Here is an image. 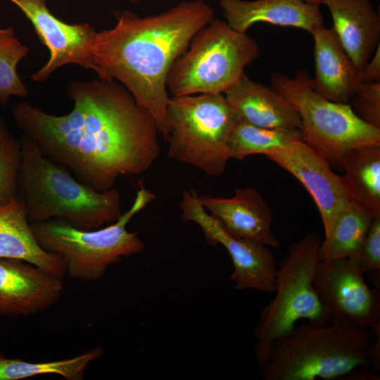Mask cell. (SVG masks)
I'll use <instances>...</instances> for the list:
<instances>
[{
	"mask_svg": "<svg viewBox=\"0 0 380 380\" xmlns=\"http://www.w3.org/2000/svg\"><path fill=\"white\" fill-rule=\"evenodd\" d=\"M68 114L55 115L27 101L12 115L23 136L82 183L103 191L122 176L148 170L160 153L159 132L150 113L115 80L72 81Z\"/></svg>",
	"mask_w": 380,
	"mask_h": 380,
	"instance_id": "1",
	"label": "cell"
},
{
	"mask_svg": "<svg viewBox=\"0 0 380 380\" xmlns=\"http://www.w3.org/2000/svg\"><path fill=\"white\" fill-rule=\"evenodd\" d=\"M113 15L115 26L96 32L91 47L94 71L101 80L120 82L167 141L168 72L194 34L214 19L215 10L204 0H192L144 17L129 10Z\"/></svg>",
	"mask_w": 380,
	"mask_h": 380,
	"instance_id": "2",
	"label": "cell"
},
{
	"mask_svg": "<svg viewBox=\"0 0 380 380\" xmlns=\"http://www.w3.org/2000/svg\"><path fill=\"white\" fill-rule=\"evenodd\" d=\"M369 330L339 320L296 324L272 343L265 380L379 379L369 372Z\"/></svg>",
	"mask_w": 380,
	"mask_h": 380,
	"instance_id": "3",
	"label": "cell"
},
{
	"mask_svg": "<svg viewBox=\"0 0 380 380\" xmlns=\"http://www.w3.org/2000/svg\"><path fill=\"white\" fill-rule=\"evenodd\" d=\"M18 193L30 223L63 219L83 229H96L122 215L119 191H99L72 177L46 157L30 139L23 136Z\"/></svg>",
	"mask_w": 380,
	"mask_h": 380,
	"instance_id": "4",
	"label": "cell"
},
{
	"mask_svg": "<svg viewBox=\"0 0 380 380\" xmlns=\"http://www.w3.org/2000/svg\"><path fill=\"white\" fill-rule=\"evenodd\" d=\"M155 198L139 182L132 206L105 227L83 229L56 218L31 223V228L39 245L61 258L66 274L81 281H95L104 276L111 265L144 250V243L137 233L129 232L127 225Z\"/></svg>",
	"mask_w": 380,
	"mask_h": 380,
	"instance_id": "5",
	"label": "cell"
},
{
	"mask_svg": "<svg viewBox=\"0 0 380 380\" xmlns=\"http://www.w3.org/2000/svg\"><path fill=\"white\" fill-rule=\"evenodd\" d=\"M259 55L253 38L213 19L194 34L173 63L167 89L173 96L225 93L246 75L245 68Z\"/></svg>",
	"mask_w": 380,
	"mask_h": 380,
	"instance_id": "6",
	"label": "cell"
},
{
	"mask_svg": "<svg viewBox=\"0 0 380 380\" xmlns=\"http://www.w3.org/2000/svg\"><path fill=\"white\" fill-rule=\"evenodd\" d=\"M167 115L169 157L210 177L223 174L232 158L229 140L239 119L224 95L173 96Z\"/></svg>",
	"mask_w": 380,
	"mask_h": 380,
	"instance_id": "7",
	"label": "cell"
},
{
	"mask_svg": "<svg viewBox=\"0 0 380 380\" xmlns=\"http://www.w3.org/2000/svg\"><path fill=\"white\" fill-rule=\"evenodd\" d=\"M322 241L314 233L289 248L277 271L274 298L260 312L253 331L254 355L258 367L274 339L290 331L298 321L323 324L331 318L313 284Z\"/></svg>",
	"mask_w": 380,
	"mask_h": 380,
	"instance_id": "8",
	"label": "cell"
},
{
	"mask_svg": "<svg viewBox=\"0 0 380 380\" xmlns=\"http://www.w3.org/2000/svg\"><path fill=\"white\" fill-rule=\"evenodd\" d=\"M270 79L274 89L297 111L305 141L331 165L341 167L342 158L350 149L380 146V129L360 119L349 104L319 94L305 70H297L293 77L276 72Z\"/></svg>",
	"mask_w": 380,
	"mask_h": 380,
	"instance_id": "9",
	"label": "cell"
},
{
	"mask_svg": "<svg viewBox=\"0 0 380 380\" xmlns=\"http://www.w3.org/2000/svg\"><path fill=\"white\" fill-rule=\"evenodd\" d=\"M357 260H319L313 284L331 321H344L380 334L379 288L370 289Z\"/></svg>",
	"mask_w": 380,
	"mask_h": 380,
	"instance_id": "10",
	"label": "cell"
},
{
	"mask_svg": "<svg viewBox=\"0 0 380 380\" xmlns=\"http://www.w3.org/2000/svg\"><path fill=\"white\" fill-rule=\"evenodd\" d=\"M180 208L182 219L196 222L209 243L221 244L227 251L234 266L230 279L235 290L274 293L277 266L268 246L228 233L215 216L207 213L194 189L183 191Z\"/></svg>",
	"mask_w": 380,
	"mask_h": 380,
	"instance_id": "11",
	"label": "cell"
},
{
	"mask_svg": "<svg viewBox=\"0 0 380 380\" xmlns=\"http://www.w3.org/2000/svg\"><path fill=\"white\" fill-rule=\"evenodd\" d=\"M265 156L293 175L308 190L318 208L327 236L350 203L343 176L334 173L329 162L305 139Z\"/></svg>",
	"mask_w": 380,
	"mask_h": 380,
	"instance_id": "12",
	"label": "cell"
},
{
	"mask_svg": "<svg viewBox=\"0 0 380 380\" xmlns=\"http://www.w3.org/2000/svg\"><path fill=\"white\" fill-rule=\"evenodd\" d=\"M32 23L49 58L44 65L30 76L43 82L58 68L75 64L94 70L91 54L96 31L88 23L69 24L51 13L45 0H10Z\"/></svg>",
	"mask_w": 380,
	"mask_h": 380,
	"instance_id": "13",
	"label": "cell"
},
{
	"mask_svg": "<svg viewBox=\"0 0 380 380\" xmlns=\"http://www.w3.org/2000/svg\"><path fill=\"white\" fill-rule=\"evenodd\" d=\"M62 277L21 259L0 258V315L26 317L47 310L61 299Z\"/></svg>",
	"mask_w": 380,
	"mask_h": 380,
	"instance_id": "14",
	"label": "cell"
},
{
	"mask_svg": "<svg viewBox=\"0 0 380 380\" xmlns=\"http://www.w3.org/2000/svg\"><path fill=\"white\" fill-rule=\"evenodd\" d=\"M198 198L233 236L274 249L279 247L280 241L272 232V213L257 189L239 188L229 198L205 194Z\"/></svg>",
	"mask_w": 380,
	"mask_h": 380,
	"instance_id": "15",
	"label": "cell"
},
{
	"mask_svg": "<svg viewBox=\"0 0 380 380\" xmlns=\"http://www.w3.org/2000/svg\"><path fill=\"white\" fill-rule=\"evenodd\" d=\"M310 34L315 42L313 89L329 101L349 104L362 84L360 71L343 48L333 27L319 25Z\"/></svg>",
	"mask_w": 380,
	"mask_h": 380,
	"instance_id": "16",
	"label": "cell"
},
{
	"mask_svg": "<svg viewBox=\"0 0 380 380\" xmlns=\"http://www.w3.org/2000/svg\"><path fill=\"white\" fill-rule=\"evenodd\" d=\"M219 3L225 22L241 33L257 23L293 27L310 33L324 22L319 6L303 0H219Z\"/></svg>",
	"mask_w": 380,
	"mask_h": 380,
	"instance_id": "17",
	"label": "cell"
},
{
	"mask_svg": "<svg viewBox=\"0 0 380 380\" xmlns=\"http://www.w3.org/2000/svg\"><path fill=\"white\" fill-rule=\"evenodd\" d=\"M341 44L361 71L380 45V17L369 0H324Z\"/></svg>",
	"mask_w": 380,
	"mask_h": 380,
	"instance_id": "18",
	"label": "cell"
},
{
	"mask_svg": "<svg viewBox=\"0 0 380 380\" xmlns=\"http://www.w3.org/2000/svg\"><path fill=\"white\" fill-rule=\"evenodd\" d=\"M1 258L21 259L62 277L66 274L61 258L38 243L18 193L0 201Z\"/></svg>",
	"mask_w": 380,
	"mask_h": 380,
	"instance_id": "19",
	"label": "cell"
},
{
	"mask_svg": "<svg viewBox=\"0 0 380 380\" xmlns=\"http://www.w3.org/2000/svg\"><path fill=\"white\" fill-rule=\"evenodd\" d=\"M239 118L270 129H300V117L283 94L246 75L224 93Z\"/></svg>",
	"mask_w": 380,
	"mask_h": 380,
	"instance_id": "20",
	"label": "cell"
},
{
	"mask_svg": "<svg viewBox=\"0 0 380 380\" xmlns=\"http://www.w3.org/2000/svg\"><path fill=\"white\" fill-rule=\"evenodd\" d=\"M341 167L350 202L373 216L380 215V146L348 150Z\"/></svg>",
	"mask_w": 380,
	"mask_h": 380,
	"instance_id": "21",
	"label": "cell"
},
{
	"mask_svg": "<svg viewBox=\"0 0 380 380\" xmlns=\"http://www.w3.org/2000/svg\"><path fill=\"white\" fill-rule=\"evenodd\" d=\"M374 217L350 203L338 216L330 234L322 241L319 260L340 258L358 260Z\"/></svg>",
	"mask_w": 380,
	"mask_h": 380,
	"instance_id": "22",
	"label": "cell"
},
{
	"mask_svg": "<svg viewBox=\"0 0 380 380\" xmlns=\"http://www.w3.org/2000/svg\"><path fill=\"white\" fill-rule=\"evenodd\" d=\"M104 353L96 347L70 358L29 362L6 357L0 352V380H20L43 374H57L67 380H82L88 366Z\"/></svg>",
	"mask_w": 380,
	"mask_h": 380,
	"instance_id": "23",
	"label": "cell"
},
{
	"mask_svg": "<svg viewBox=\"0 0 380 380\" xmlns=\"http://www.w3.org/2000/svg\"><path fill=\"white\" fill-rule=\"evenodd\" d=\"M301 139H305L301 129L264 128L239 119L229 148L232 158L242 160L251 155H265Z\"/></svg>",
	"mask_w": 380,
	"mask_h": 380,
	"instance_id": "24",
	"label": "cell"
},
{
	"mask_svg": "<svg viewBox=\"0 0 380 380\" xmlns=\"http://www.w3.org/2000/svg\"><path fill=\"white\" fill-rule=\"evenodd\" d=\"M29 52V47L18 40L12 27H0V105L5 106L13 96H28V89L17 72V65Z\"/></svg>",
	"mask_w": 380,
	"mask_h": 380,
	"instance_id": "25",
	"label": "cell"
},
{
	"mask_svg": "<svg viewBox=\"0 0 380 380\" xmlns=\"http://www.w3.org/2000/svg\"><path fill=\"white\" fill-rule=\"evenodd\" d=\"M22 159V145L0 118V201L18 194V177Z\"/></svg>",
	"mask_w": 380,
	"mask_h": 380,
	"instance_id": "26",
	"label": "cell"
},
{
	"mask_svg": "<svg viewBox=\"0 0 380 380\" xmlns=\"http://www.w3.org/2000/svg\"><path fill=\"white\" fill-rule=\"evenodd\" d=\"M349 105L360 119L380 129V82L362 83Z\"/></svg>",
	"mask_w": 380,
	"mask_h": 380,
	"instance_id": "27",
	"label": "cell"
},
{
	"mask_svg": "<svg viewBox=\"0 0 380 380\" xmlns=\"http://www.w3.org/2000/svg\"><path fill=\"white\" fill-rule=\"evenodd\" d=\"M360 266L365 274L379 284L380 275V215L374 217L362 246Z\"/></svg>",
	"mask_w": 380,
	"mask_h": 380,
	"instance_id": "28",
	"label": "cell"
},
{
	"mask_svg": "<svg viewBox=\"0 0 380 380\" xmlns=\"http://www.w3.org/2000/svg\"><path fill=\"white\" fill-rule=\"evenodd\" d=\"M360 80L362 83L380 82V45L360 71Z\"/></svg>",
	"mask_w": 380,
	"mask_h": 380,
	"instance_id": "29",
	"label": "cell"
},
{
	"mask_svg": "<svg viewBox=\"0 0 380 380\" xmlns=\"http://www.w3.org/2000/svg\"><path fill=\"white\" fill-rule=\"evenodd\" d=\"M303 1H305L307 3L314 4V5H317V6L322 4L324 1V0H303Z\"/></svg>",
	"mask_w": 380,
	"mask_h": 380,
	"instance_id": "30",
	"label": "cell"
},
{
	"mask_svg": "<svg viewBox=\"0 0 380 380\" xmlns=\"http://www.w3.org/2000/svg\"><path fill=\"white\" fill-rule=\"evenodd\" d=\"M142 1L144 0H129L130 2H132V4H139L140 2H141Z\"/></svg>",
	"mask_w": 380,
	"mask_h": 380,
	"instance_id": "31",
	"label": "cell"
}]
</instances>
